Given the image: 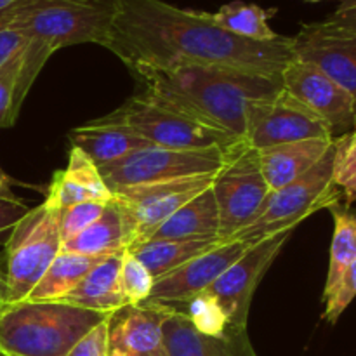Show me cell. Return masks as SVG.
<instances>
[{
    "label": "cell",
    "mask_w": 356,
    "mask_h": 356,
    "mask_svg": "<svg viewBox=\"0 0 356 356\" xmlns=\"http://www.w3.org/2000/svg\"><path fill=\"white\" fill-rule=\"evenodd\" d=\"M103 47L134 75L197 66L280 79L294 58L291 37L247 40L219 26L211 13L181 9L163 0H118L117 17Z\"/></svg>",
    "instance_id": "obj_1"
},
{
    "label": "cell",
    "mask_w": 356,
    "mask_h": 356,
    "mask_svg": "<svg viewBox=\"0 0 356 356\" xmlns=\"http://www.w3.org/2000/svg\"><path fill=\"white\" fill-rule=\"evenodd\" d=\"M136 75L145 83V92L160 103L236 139L245 138L247 104L282 90V79L277 76L221 68L190 66Z\"/></svg>",
    "instance_id": "obj_2"
},
{
    "label": "cell",
    "mask_w": 356,
    "mask_h": 356,
    "mask_svg": "<svg viewBox=\"0 0 356 356\" xmlns=\"http://www.w3.org/2000/svg\"><path fill=\"white\" fill-rule=\"evenodd\" d=\"M113 313L94 312L65 301H19L0 306V355L66 356Z\"/></svg>",
    "instance_id": "obj_3"
},
{
    "label": "cell",
    "mask_w": 356,
    "mask_h": 356,
    "mask_svg": "<svg viewBox=\"0 0 356 356\" xmlns=\"http://www.w3.org/2000/svg\"><path fill=\"white\" fill-rule=\"evenodd\" d=\"M118 0H17L0 10V30H16L54 51L70 45H104Z\"/></svg>",
    "instance_id": "obj_4"
},
{
    "label": "cell",
    "mask_w": 356,
    "mask_h": 356,
    "mask_svg": "<svg viewBox=\"0 0 356 356\" xmlns=\"http://www.w3.org/2000/svg\"><path fill=\"white\" fill-rule=\"evenodd\" d=\"M334 143L316 165L287 186L270 191L259 216L252 225L236 233L232 240L249 245L280 233H292L305 219L322 209L341 204L343 195L334 184Z\"/></svg>",
    "instance_id": "obj_5"
},
{
    "label": "cell",
    "mask_w": 356,
    "mask_h": 356,
    "mask_svg": "<svg viewBox=\"0 0 356 356\" xmlns=\"http://www.w3.org/2000/svg\"><path fill=\"white\" fill-rule=\"evenodd\" d=\"M59 211L42 202L28 209L6 240V305L24 301L61 252Z\"/></svg>",
    "instance_id": "obj_6"
},
{
    "label": "cell",
    "mask_w": 356,
    "mask_h": 356,
    "mask_svg": "<svg viewBox=\"0 0 356 356\" xmlns=\"http://www.w3.org/2000/svg\"><path fill=\"white\" fill-rule=\"evenodd\" d=\"M212 191L219 211V238L229 242L236 233L252 225L270 195L257 149L245 139H238L222 149Z\"/></svg>",
    "instance_id": "obj_7"
},
{
    "label": "cell",
    "mask_w": 356,
    "mask_h": 356,
    "mask_svg": "<svg viewBox=\"0 0 356 356\" xmlns=\"http://www.w3.org/2000/svg\"><path fill=\"white\" fill-rule=\"evenodd\" d=\"M117 120L138 132L153 146L169 149L226 148L238 141L218 129L207 127L174 108L160 103L149 94L141 92L129 97L113 111Z\"/></svg>",
    "instance_id": "obj_8"
},
{
    "label": "cell",
    "mask_w": 356,
    "mask_h": 356,
    "mask_svg": "<svg viewBox=\"0 0 356 356\" xmlns=\"http://www.w3.org/2000/svg\"><path fill=\"white\" fill-rule=\"evenodd\" d=\"M214 172L202 176L177 177L156 183L134 184L115 190L113 198L125 216L131 247L146 242L153 233L184 204L212 186Z\"/></svg>",
    "instance_id": "obj_9"
},
{
    "label": "cell",
    "mask_w": 356,
    "mask_h": 356,
    "mask_svg": "<svg viewBox=\"0 0 356 356\" xmlns=\"http://www.w3.org/2000/svg\"><path fill=\"white\" fill-rule=\"evenodd\" d=\"M222 149L225 148L169 149L149 146L99 167V174L111 193L118 188L134 186V184L202 176L219 169Z\"/></svg>",
    "instance_id": "obj_10"
},
{
    "label": "cell",
    "mask_w": 356,
    "mask_h": 356,
    "mask_svg": "<svg viewBox=\"0 0 356 356\" xmlns=\"http://www.w3.org/2000/svg\"><path fill=\"white\" fill-rule=\"evenodd\" d=\"M245 139L254 149L306 139L334 141L325 122L282 87L275 96L254 99L247 104Z\"/></svg>",
    "instance_id": "obj_11"
},
{
    "label": "cell",
    "mask_w": 356,
    "mask_h": 356,
    "mask_svg": "<svg viewBox=\"0 0 356 356\" xmlns=\"http://www.w3.org/2000/svg\"><path fill=\"white\" fill-rule=\"evenodd\" d=\"M289 238L291 233H280L254 243L205 291L219 302L233 329L247 330L254 292Z\"/></svg>",
    "instance_id": "obj_12"
},
{
    "label": "cell",
    "mask_w": 356,
    "mask_h": 356,
    "mask_svg": "<svg viewBox=\"0 0 356 356\" xmlns=\"http://www.w3.org/2000/svg\"><path fill=\"white\" fill-rule=\"evenodd\" d=\"M280 79L284 90L325 122L334 139L355 131L353 97L322 70L312 63L292 58Z\"/></svg>",
    "instance_id": "obj_13"
},
{
    "label": "cell",
    "mask_w": 356,
    "mask_h": 356,
    "mask_svg": "<svg viewBox=\"0 0 356 356\" xmlns=\"http://www.w3.org/2000/svg\"><path fill=\"white\" fill-rule=\"evenodd\" d=\"M291 38L292 56L312 63L339 83L353 97L356 113V31L318 21L302 24Z\"/></svg>",
    "instance_id": "obj_14"
},
{
    "label": "cell",
    "mask_w": 356,
    "mask_h": 356,
    "mask_svg": "<svg viewBox=\"0 0 356 356\" xmlns=\"http://www.w3.org/2000/svg\"><path fill=\"white\" fill-rule=\"evenodd\" d=\"M250 247L252 245L240 240H229L193 257L183 266L159 278L145 302L181 309L191 298L207 291Z\"/></svg>",
    "instance_id": "obj_15"
},
{
    "label": "cell",
    "mask_w": 356,
    "mask_h": 356,
    "mask_svg": "<svg viewBox=\"0 0 356 356\" xmlns=\"http://www.w3.org/2000/svg\"><path fill=\"white\" fill-rule=\"evenodd\" d=\"M169 308L160 305H127L110 318L108 356H167L163 322Z\"/></svg>",
    "instance_id": "obj_16"
},
{
    "label": "cell",
    "mask_w": 356,
    "mask_h": 356,
    "mask_svg": "<svg viewBox=\"0 0 356 356\" xmlns=\"http://www.w3.org/2000/svg\"><path fill=\"white\" fill-rule=\"evenodd\" d=\"M163 336L167 356H257L247 330L229 327L221 337L204 336L195 330L188 316L176 308H169L167 312Z\"/></svg>",
    "instance_id": "obj_17"
},
{
    "label": "cell",
    "mask_w": 356,
    "mask_h": 356,
    "mask_svg": "<svg viewBox=\"0 0 356 356\" xmlns=\"http://www.w3.org/2000/svg\"><path fill=\"white\" fill-rule=\"evenodd\" d=\"M70 143L72 148H79L97 169L153 146L111 113L73 129L70 132Z\"/></svg>",
    "instance_id": "obj_18"
},
{
    "label": "cell",
    "mask_w": 356,
    "mask_h": 356,
    "mask_svg": "<svg viewBox=\"0 0 356 356\" xmlns=\"http://www.w3.org/2000/svg\"><path fill=\"white\" fill-rule=\"evenodd\" d=\"M111 198L113 195L99 169L79 148H72L65 169L52 176L44 202L61 211L82 202H108Z\"/></svg>",
    "instance_id": "obj_19"
},
{
    "label": "cell",
    "mask_w": 356,
    "mask_h": 356,
    "mask_svg": "<svg viewBox=\"0 0 356 356\" xmlns=\"http://www.w3.org/2000/svg\"><path fill=\"white\" fill-rule=\"evenodd\" d=\"M334 141L306 139L257 149L261 172L270 191H277L308 172L323 159Z\"/></svg>",
    "instance_id": "obj_20"
},
{
    "label": "cell",
    "mask_w": 356,
    "mask_h": 356,
    "mask_svg": "<svg viewBox=\"0 0 356 356\" xmlns=\"http://www.w3.org/2000/svg\"><path fill=\"white\" fill-rule=\"evenodd\" d=\"M131 233L124 212L118 202L111 198L106 202L99 218L82 233L63 243L61 250L80 256L108 257L124 254L131 249Z\"/></svg>",
    "instance_id": "obj_21"
},
{
    "label": "cell",
    "mask_w": 356,
    "mask_h": 356,
    "mask_svg": "<svg viewBox=\"0 0 356 356\" xmlns=\"http://www.w3.org/2000/svg\"><path fill=\"white\" fill-rule=\"evenodd\" d=\"M122 256L103 257L63 301L103 313H115L127 306L118 289Z\"/></svg>",
    "instance_id": "obj_22"
},
{
    "label": "cell",
    "mask_w": 356,
    "mask_h": 356,
    "mask_svg": "<svg viewBox=\"0 0 356 356\" xmlns=\"http://www.w3.org/2000/svg\"><path fill=\"white\" fill-rule=\"evenodd\" d=\"M219 238V211L212 186L174 212L149 240Z\"/></svg>",
    "instance_id": "obj_23"
},
{
    "label": "cell",
    "mask_w": 356,
    "mask_h": 356,
    "mask_svg": "<svg viewBox=\"0 0 356 356\" xmlns=\"http://www.w3.org/2000/svg\"><path fill=\"white\" fill-rule=\"evenodd\" d=\"M221 238H179V240H146L131 247L129 252L134 254L152 273L155 282L163 275L170 273L176 268L193 257L221 245Z\"/></svg>",
    "instance_id": "obj_24"
},
{
    "label": "cell",
    "mask_w": 356,
    "mask_h": 356,
    "mask_svg": "<svg viewBox=\"0 0 356 356\" xmlns=\"http://www.w3.org/2000/svg\"><path fill=\"white\" fill-rule=\"evenodd\" d=\"M101 259L61 250L24 301H63Z\"/></svg>",
    "instance_id": "obj_25"
},
{
    "label": "cell",
    "mask_w": 356,
    "mask_h": 356,
    "mask_svg": "<svg viewBox=\"0 0 356 356\" xmlns=\"http://www.w3.org/2000/svg\"><path fill=\"white\" fill-rule=\"evenodd\" d=\"M329 211L334 219V233L323 299L334 291L346 268L356 259V211H350L343 204L332 205Z\"/></svg>",
    "instance_id": "obj_26"
},
{
    "label": "cell",
    "mask_w": 356,
    "mask_h": 356,
    "mask_svg": "<svg viewBox=\"0 0 356 356\" xmlns=\"http://www.w3.org/2000/svg\"><path fill=\"white\" fill-rule=\"evenodd\" d=\"M271 14H275L273 9L264 10L256 3L235 0V2L225 3L218 13L212 14V19L236 37L256 42H271L280 37L268 24Z\"/></svg>",
    "instance_id": "obj_27"
},
{
    "label": "cell",
    "mask_w": 356,
    "mask_h": 356,
    "mask_svg": "<svg viewBox=\"0 0 356 356\" xmlns=\"http://www.w3.org/2000/svg\"><path fill=\"white\" fill-rule=\"evenodd\" d=\"M334 184L350 207L356 202V129L334 139Z\"/></svg>",
    "instance_id": "obj_28"
},
{
    "label": "cell",
    "mask_w": 356,
    "mask_h": 356,
    "mask_svg": "<svg viewBox=\"0 0 356 356\" xmlns=\"http://www.w3.org/2000/svg\"><path fill=\"white\" fill-rule=\"evenodd\" d=\"M181 312L188 316L195 330H198L204 336L221 337L232 327L219 302L209 292H202V294L191 298L181 308Z\"/></svg>",
    "instance_id": "obj_29"
},
{
    "label": "cell",
    "mask_w": 356,
    "mask_h": 356,
    "mask_svg": "<svg viewBox=\"0 0 356 356\" xmlns=\"http://www.w3.org/2000/svg\"><path fill=\"white\" fill-rule=\"evenodd\" d=\"M155 285V278L148 268L129 250L122 256L120 273H118V289L127 305H141L149 298Z\"/></svg>",
    "instance_id": "obj_30"
},
{
    "label": "cell",
    "mask_w": 356,
    "mask_h": 356,
    "mask_svg": "<svg viewBox=\"0 0 356 356\" xmlns=\"http://www.w3.org/2000/svg\"><path fill=\"white\" fill-rule=\"evenodd\" d=\"M54 52V49L47 44H42V42L38 40H31V38L30 42H28L26 49H24L19 75H17L16 92H14V110H16L17 115H19L21 106H23L31 86H33L35 79H37L38 73L42 72L45 63L49 61V58H51Z\"/></svg>",
    "instance_id": "obj_31"
},
{
    "label": "cell",
    "mask_w": 356,
    "mask_h": 356,
    "mask_svg": "<svg viewBox=\"0 0 356 356\" xmlns=\"http://www.w3.org/2000/svg\"><path fill=\"white\" fill-rule=\"evenodd\" d=\"M110 202V200H108ZM106 202H82V204L70 205L59 211V235L63 243L72 240L89 225H92L103 212Z\"/></svg>",
    "instance_id": "obj_32"
},
{
    "label": "cell",
    "mask_w": 356,
    "mask_h": 356,
    "mask_svg": "<svg viewBox=\"0 0 356 356\" xmlns=\"http://www.w3.org/2000/svg\"><path fill=\"white\" fill-rule=\"evenodd\" d=\"M23 54L24 51L0 66V129L13 127L16 124L17 113L14 110V92H16V82L21 63H23Z\"/></svg>",
    "instance_id": "obj_33"
},
{
    "label": "cell",
    "mask_w": 356,
    "mask_h": 356,
    "mask_svg": "<svg viewBox=\"0 0 356 356\" xmlns=\"http://www.w3.org/2000/svg\"><path fill=\"white\" fill-rule=\"evenodd\" d=\"M356 298V259L346 271L343 273L341 280L334 287V291L327 296L325 301V312H323V318L329 323H336L339 316L346 312L348 306Z\"/></svg>",
    "instance_id": "obj_34"
},
{
    "label": "cell",
    "mask_w": 356,
    "mask_h": 356,
    "mask_svg": "<svg viewBox=\"0 0 356 356\" xmlns=\"http://www.w3.org/2000/svg\"><path fill=\"white\" fill-rule=\"evenodd\" d=\"M110 318H104L90 329L66 356H108L110 351Z\"/></svg>",
    "instance_id": "obj_35"
},
{
    "label": "cell",
    "mask_w": 356,
    "mask_h": 356,
    "mask_svg": "<svg viewBox=\"0 0 356 356\" xmlns=\"http://www.w3.org/2000/svg\"><path fill=\"white\" fill-rule=\"evenodd\" d=\"M28 205L19 198L0 197V242L6 243L14 225L28 212Z\"/></svg>",
    "instance_id": "obj_36"
},
{
    "label": "cell",
    "mask_w": 356,
    "mask_h": 356,
    "mask_svg": "<svg viewBox=\"0 0 356 356\" xmlns=\"http://www.w3.org/2000/svg\"><path fill=\"white\" fill-rule=\"evenodd\" d=\"M30 38L16 30H0V66L24 51Z\"/></svg>",
    "instance_id": "obj_37"
},
{
    "label": "cell",
    "mask_w": 356,
    "mask_h": 356,
    "mask_svg": "<svg viewBox=\"0 0 356 356\" xmlns=\"http://www.w3.org/2000/svg\"><path fill=\"white\" fill-rule=\"evenodd\" d=\"M323 21L327 24H330V26L341 28V30L356 31V0L339 3V7Z\"/></svg>",
    "instance_id": "obj_38"
},
{
    "label": "cell",
    "mask_w": 356,
    "mask_h": 356,
    "mask_svg": "<svg viewBox=\"0 0 356 356\" xmlns=\"http://www.w3.org/2000/svg\"><path fill=\"white\" fill-rule=\"evenodd\" d=\"M0 197L2 198H17L13 191V181L0 169Z\"/></svg>",
    "instance_id": "obj_39"
},
{
    "label": "cell",
    "mask_w": 356,
    "mask_h": 356,
    "mask_svg": "<svg viewBox=\"0 0 356 356\" xmlns=\"http://www.w3.org/2000/svg\"><path fill=\"white\" fill-rule=\"evenodd\" d=\"M6 292H7L6 275H3V271L0 270V306L6 305Z\"/></svg>",
    "instance_id": "obj_40"
},
{
    "label": "cell",
    "mask_w": 356,
    "mask_h": 356,
    "mask_svg": "<svg viewBox=\"0 0 356 356\" xmlns=\"http://www.w3.org/2000/svg\"><path fill=\"white\" fill-rule=\"evenodd\" d=\"M14 2H17V0H0V10L7 9V7L13 6Z\"/></svg>",
    "instance_id": "obj_41"
},
{
    "label": "cell",
    "mask_w": 356,
    "mask_h": 356,
    "mask_svg": "<svg viewBox=\"0 0 356 356\" xmlns=\"http://www.w3.org/2000/svg\"><path fill=\"white\" fill-rule=\"evenodd\" d=\"M305 2H309V3H316V2H323V0H305ZM339 3H346L350 2V0H337Z\"/></svg>",
    "instance_id": "obj_42"
},
{
    "label": "cell",
    "mask_w": 356,
    "mask_h": 356,
    "mask_svg": "<svg viewBox=\"0 0 356 356\" xmlns=\"http://www.w3.org/2000/svg\"><path fill=\"white\" fill-rule=\"evenodd\" d=\"M0 356H2V355H0Z\"/></svg>",
    "instance_id": "obj_43"
}]
</instances>
